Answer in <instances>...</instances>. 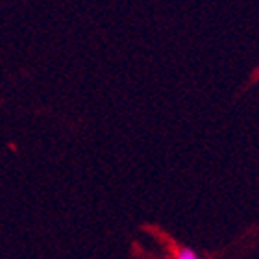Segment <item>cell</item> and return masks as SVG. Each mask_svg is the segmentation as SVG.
<instances>
[{"label":"cell","instance_id":"cell-1","mask_svg":"<svg viewBox=\"0 0 259 259\" xmlns=\"http://www.w3.org/2000/svg\"><path fill=\"white\" fill-rule=\"evenodd\" d=\"M170 252H172L174 259H202L193 248H189V246H180V244H174L172 248H170Z\"/></svg>","mask_w":259,"mask_h":259}]
</instances>
